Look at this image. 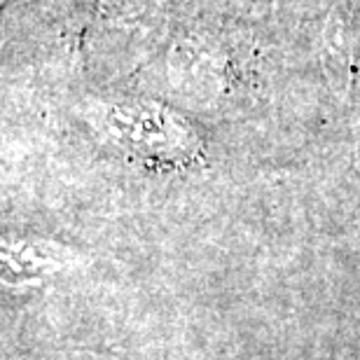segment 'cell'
Returning <instances> with one entry per match:
<instances>
[{
  "label": "cell",
  "mask_w": 360,
  "mask_h": 360,
  "mask_svg": "<svg viewBox=\"0 0 360 360\" xmlns=\"http://www.w3.org/2000/svg\"><path fill=\"white\" fill-rule=\"evenodd\" d=\"M117 134L120 141L129 139L143 150L160 148V153H176L185 146V129L180 122L146 108L117 110Z\"/></svg>",
  "instance_id": "cell-1"
}]
</instances>
